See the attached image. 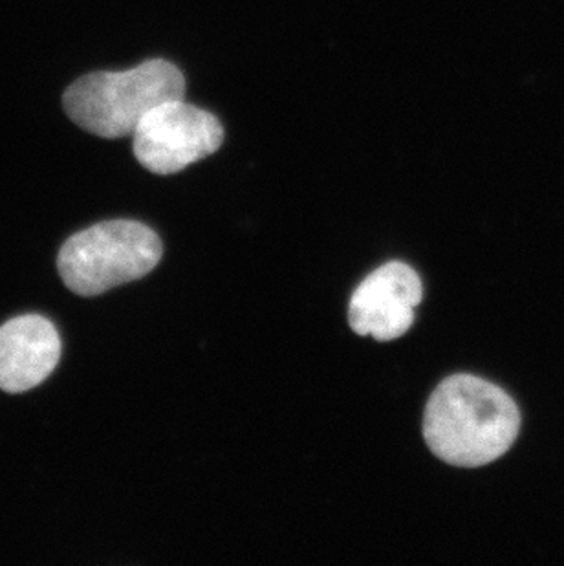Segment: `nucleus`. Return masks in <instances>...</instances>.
Wrapping results in <instances>:
<instances>
[{
  "label": "nucleus",
  "mask_w": 564,
  "mask_h": 566,
  "mask_svg": "<svg viewBox=\"0 0 564 566\" xmlns=\"http://www.w3.org/2000/svg\"><path fill=\"white\" fill-rule=\"evenodd\" d=\"M521 411L499 385L473 375H455L432 390L424 412V439L446 464H491L515 443Z\"/></svg>",
  "instance_id": "1"
},
{
  "label": "nucleus",
  "mask_w": 564,
  "mask_h": 566,
  "mask_svg": "<svg viewBox=\"0 0 564 566\" xmlns=\"http://www.w3.org/2000/svg\"><path fill=\"white\" fill-rule=\"evenodd\" d=\"M186 81L166 60H153L125 72H94L64 92V111L77 127L100 138H123L161 103L181 99Z\"/></svg>",
  "instance_id": "2"
},
{
  "label": "nucleus",
  "mask_w": 564,
  "mask_h": 566,
  "mask_svg": "<svg viewBox=\"0 0 564 566\" xmlns=\"http://www.w3.org/2000/svg\"><path fill=\"white\" fill-rule=\"evenodd\" d=\"M161 239L136 220H108L70 237L58 256L59 275L74 294L96 297L155 270Z\"/></svg>",
  "instance_id": "3"
},
{
  "label": "nucleus",
  "mask_w": 564,
  "mask_h": 566,
  "mask_svg": "<svg viewBox=\"0 0 564 566\" xmlns=\"http://www.w3.org/2000/svg\"><path fill=\"white\" fill-rule=\"evenodd\" d=\"M136 160L155 175H175L220 149L224 128L213 114L184 103H161L133 133Z\"/></svg>",
  "instance_id": "4"
},
{
  "label": "nucleus",
  "mask_w": 564,
  "mask_h": 566,
  "mask_svg": "<svg viewBox=\"0 0 564 566\" xmlns=\"http://www.w3.org/2000/svg\"><path fill=\"white\" fill-rule=\"evenodd\" d=\"M424 297L421 279L405 262H387L370 273L352 295L348 325L357 336L393 342L415 325L416 306Z\"/></svg>",
  "instance_id": "5"
},
{
  "label": "nucleus",
  "mask_w": 564,
  "mask_h": 566,
  "mask_svg": "<svg viewBox=\"0 0 564 566\" xmlns=\"http://www.w3.org/2000/svg\"><path fill=\"white\" fill-rule=\"evenodd\" d=\"M61 337L43 315L13 317L0 326V390L19 395L49 379L61 359Z\"/></svg>",
  "instance_id": "6"
}]
</instances>
